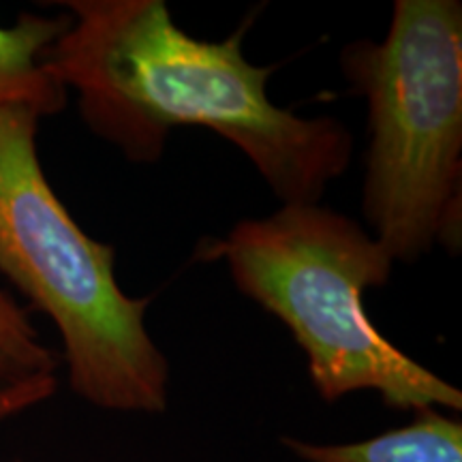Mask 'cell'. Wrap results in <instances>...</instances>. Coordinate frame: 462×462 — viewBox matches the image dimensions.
<instances>
[{
	"mask_svg": "<svg viewBox=\"0 0 462 462\" xmlns=\"http://www.w3.org/2000/svg\"><path fill=\"white\" fill-rule=\"evenodd\" d=\"M67 31L45 67L78 95L79 116L129 163L163 159L178 126H201L234 143L282 204H319L354 154V135L332 116L304 118L270 101L279 65L257 67L242 39L190 37L165 0H62Z\"/></svg>",
	"mask_w": 462,
	"mask_h": 462,
	"instance_id": "6da1fadb",
	"label": "cell"
},
{
	"mask_svg": "<svg viewBox=\"0 0 462 462\" xmlns=\"http://www.w3.org/2000/svg\"><path fill=\"white\" fill-rule=\"evenodd\" d=\"M201 259L227 263L236 287L285 323L323 402L377 392L396 411L462 409V392L381 334L364 309L390 282L394 259L354 218L321 204H282L236 223Z\"/></svg>",
	"mask_w": 462,
	"mask_h": 462,
	"instance_id": "7a4b0ae2",
	"label": "cell"
},
{
	"mask_svg": "<svg viewBox=\"0 0 462 462\" xmlns=\"http://www.w3.org/2000/svg\"><path fill=\"white\" fill-rule=\"evenodd\" d=\"M39 123L28 107H0V274L56 326L73 394L103 411L165 413L170 362L148 332L150 300L120 289L116 248L51 189Z\"/></svg>",
	"mask_w": 462,
	"mask_h": 462,
	"instance_id": "3957f363",
	"label": "cell"
},
{
	"mask_svg": "<svg viewBox=\"0 0 462 462\" xmlns=\"http://www.w3.org/2000/svg\"><path fill=\"white\" fill-rule=\"evenodd\" d=\"M368 106L362 212L396 262L462 246V5L396 0L381 42L340 51Z\"/></svg>",
	"mask_w": 462,
	"mask_h": 462,
	"instance_id": "277c9868",
	"label": "cell"
},
{
	"mask_svg": "<svg viewBox=\"0 0 462 462\" xmlns=\"http://www.w3.org/2000/svg\"><path fill=\"white\" fill-rule=\"evenodd\" d=\"M302 462H462V421L439 409H421L401 429L351 443H315L281 437Z\"/></svg>",
	"mask_w": 462,
	"mask_h": 462,
	"instance_id": "5b68a950",
	"label": "cell"
},
{
	"mask_svg": "<svg viewBox=\"0 0 462 462\" xmlns=\"http://www.w3.org/2000/svg\"><path fill=\"white\" fill-rule=\"evenodd\" d=\"M67 26L65 11L54 17L28 11L14 24H0V107H28L42 118L67 107L69 92L43 62Z\"/></svg>",
	"mask_w": 462,
	"mask_h": 462,
	"instance_id": "8992f818",
	"label": "cell"
},
{
	"mask_svg": "<svg viewBox=\"0 0 462 462\" xmlns=\"http://www.w3.org/2000/svg\"><path fill=\"white\" fill-rule=\"evenodd\" d=\"M60 364V356L39 337L28 310L0 285V390L56 374Z\"/></svg>",
	"mask_w": 462,
	"mask_h": 462,
	"instance_id": "52a82bcc",
	"label": "cell"
},
{
	"mask_svg": "<svg viewBox=\"0 0 462 462\" xmlns=\"http://www.w3.org/2000/svg\"><path fill=\"white\" fill-rule=\"evenodd\" d=\"M58 392V377L48 374V377H34L24 383L11 385V388L0 390V424L9 421L15 415L28 411V409L39 407L48 402Z\"/></svg>",
	"mask_w": 462,
	"mask_h": 462,
	"instance_id": "ba28073f",
	"label": "cell"
},
{
	"mask_svg": "<svg viewBox=\"0 0 462 462\" xmlns=\"http://www.w3.org/2000/svg\"><path fill=\"white\" fill-rule=\"evenodd\" d=\"M11 462H24V460H11Z\"/></svg>",
	"mask_w": 462,
	"mask_h": 462,
	"instance_id": "9c48e42d",
	"label": "cell"
}]
</instances>
